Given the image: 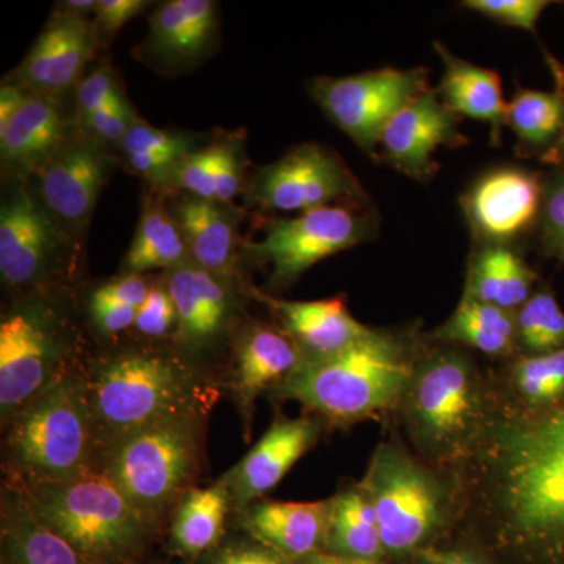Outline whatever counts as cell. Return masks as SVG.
Masks as SVG:
<instances>
[{
  "label": "cell",
  "instance_id": "6da1fadb",
  "mask_svg": "<svg viewBox=\"0 0 564 564\" xmlns=\"http://www.w3.org/2000/svg\"><path fill=\"white\" fill-rule=\"evenodd\" d=\"M463 521L500 564H564V404L496 408L462 469Z\"/></svg>",
  "mask_w": 564,
  "mask_h": 564
},
{
  "label": "cell",
  "instance_id": "7a4b0ae2",
  "mask_svg": "<svg viewBox=\"0 0 564 564\" xmlns=\"http://www.w3.org/2000/svg\"><path fill=\"white\" fill-rule=\"evenodd\" d=\"M494 411L489 375L473 351L423 334L413 375L392 417L411 451L433 466L459 470Z\"/></svg>",
  "mask_w": 564,
  "mask_h": 564
},
{
  "label": "cell",
  "instance_id": "3957f363",
  "mask_svg": "<svg viewBox=\"0 0 564 564\" xmlns=\"http://www.w3.org/2000/svg\"><path fill=\"white\" fill-rule=\"evenodd\" d=\"M423 333L370 328L350 347L326 356H306L299 369L273 389L311 415L347 426L367 419H392L413 375Z\"/></svg>",
  "mask_w": 564,
  "mask_h": 564
},
{
  "label": "cell",
  "instance_id": "277c9868",
  "mask_svg": "<svg viewBox=\"0 0 564 564\" xmlns=\"http://www.w3.org/2000/svg\"><path fill=\"white\" fill-rule=\"evenodd\" d=\"M361 484L377 513L386 564H408L459 532L462 474L423 462L399 433L377 445Z\"/></svg>",
  "mask_w": 564,
  "mask_h": 564
},
{
  "label": "cell",
  "instance_id": "5b68a950",
  "mask_svg": "<svg viewBox=\"0 0 564 564\" xmlns=\"http://www.w3.org/2000/svg\"><path fill=\"white\" fill-rule=\"evenodd\" d=\"M29 508L85 558L128 554L147 533L144 514L106 474L88 469L68 480L36 485Z\"/></svg>",
  "mask_w": 564,
  "mask_h": 564
},
{
  "label": "cell",
  "instance_id": "8992f818",
  "mask_svg": "<svg viewBox=\"0 0 564 564\" xmlns=\"http://www.w3.org/2000/svg\"><path fill=\"white\" fill-rule=\"evenodd\" d=\"M87 399L93 423L117 441L152 423L193 414L196 386L165 356L129 352L99 367Z\"/></svg>",
  "mask_w": 564,
  "mask_h": 564
},
{
  "label": "cell",
  "instance_id": "52a82bcc",
  "mask_svg": "<svg viewBox=\"0 0 564 564\" xmlns=\"http://www.w3.org/2000/svg\"><path fill=\"white\" fill-rule=\"evenodd\" d=\"M199 447L195 415L166 419L113 441L106 475L137 510L155 513L187 492Z\"/></svg>",
  "mask_w": 564,
  "mask_h": 564
},
{
  "label": "cell",
  "instance_id": "ba28073f",
  "mask_svg": "<svg viewBox=\"0 0 564 564\" xmlns=\"http://www.w3.org/2000/svg\"><path fill=\"white\" fill-rule=\"evenodd\" d=\"M93 419L87 388L54 378L17 413L10 451L39 484L63 481L87 469Z\"/></svg>",
  "mask_w": 564,
  "mask_h": 564
},
{
  "label": "cell",
  "instance_id": "9c48e42d",
  "mask_svg": "<svg viewBox=\"0 0 564 564\" xmlns=\"http://www.w3.org/2000/svg\"><path fill=\"white\" fill-rule=\"evenodd\" d=\"M426 90L425 68H381L310 82L311 96L326 117L372 159L378 158L384 126Z\"/></svg>",
  "mask_w": 564,
  "mask_h": 564
},
{
  "label": "cell",
  "instance_id": "30bf717a",
  "mask_svg": "<svg viewBox=\"0 0 564 564\" xmlns=\"http://www.w3.org/2000/svg\"><path fill=\"white\" fill-rule=\"evenodd\" d=\"M377 232V220L358 206L318 207L270 225L261 242L247 243L252 261L272 267L270 282L292 284L315 263L350 250Z\"/></svg>",
  "mask_w": 564,
  "mask_h": 564
},
{
  "label": "cell",
  "instance_id": "8fae6325",
  "mask_svg": "<svg viewBox=\"0 0 564 564\" xmlns=\"http://www.w3.org/2000/svg\"><path fill=\"white\" fill-rule=\"evenodd\" d=\"M361 184L343 159L321 144L293 148L276 162L256 172L250 199L259 209L303 212L336 202L361 203Z\"/></svg>",
  "mask_w": 564,
  "mask_h": 564
},
{
  "label": "cell",
  "instance_id": "7c38bea8",
  "mask_svg": "<svg viewBox=\"0 0 564 564\" xmlns=\"http://www.w3.org/2000/svg\"><path fill=\"white\" fill-rule=\"evenodd\" d=\"M543 181L540 174L518 166H499L481 174L462 198L475 240L511 245L536 226Z\"/></svg>",
  "mask_w": 564,
  "mask_h": 564
},
{
  "label": "cell",
  "instance_id": "4fadbf2b",
  "mask_svg": "<svg viewBox=\"0 0 564 564\" xmlns=\"http://www.w3.org/2000/svg\"><path fill=\"white\" fill-rule=\"evenodd\" d=\"M459 117L448 109L437 90H426L403 107L381 132L378 158L397 172L419 182L432 180L440 165L434 152L441 147H463Z\"/></svg>",
  "mask_w": 564,
  "mask_h": 564
},
{
  "label": "cell",
  "instance_id": "5bb4252c",
  "mask_svg": "<svg viewBox=\"0 0 564 564\" xmlns=\"http://www.w3.org/2000/svg\"><path fill=\"white\" fill-rule=\"evenodd\" d=\"M111 172V159L91 140H66L41 169L40 192L51 218L84 228Z\"/></svg>",
  "mask_w": 564,
  "mask_h": 564
},
{
  "label": "cell",
  "instance_id": "9a60e30c",
  "mask_svg": "<svg viewBox=\"0 0 564 564\" xmlns=\"http://www.w3.org/2000/svg\"><path fill=\"white\" fill-rule=\"evenodd\" d=\"M323 422L315 415L274 421L250 454L223 478L232 502L247 507L272 491L321 437Z\"/></svg>",
  "mask_w": 564,
  "mask_h": 564
},
{
  "label": "cell",
  "instance_id": "2e32d148",
  "mask_svg": "<svg viewBox=\"0 0 564 564\" xmlns=\"http://www.w3.org/2000/svg\"><path fill=\"white\" fill-rule=\"evenodd\" d=\"M55 345L43 323L17 313L0 325V408L18 413L54 380Z\"/></svg>",
  "mask_w": 564,
  "mask_h": 564
},
{
  "label": "cell",
  "instance_id": "e0dca14e",
  "mask_svg": "<svg viewBox=\"0 0 564 564\" xmlns=\"http://www.w3.org/2000/svg\"><path fill=\"white\" fill-rule=\"evenodd\" d=\"M25 191H17L0 210V273L10 285L39 280L55 250L54 223Z\"/></svg>",
  "mask_w": 564,
  "mask_h": 564
},
{
  "label": "cell",
  "instance_id": "ac0fdd59",
  "mask_svg": "<svg viewBox=\"0 0 564 564\" xmlns=\"http://www.w3.org/2000/svg\"><path fill=\"white\" fill-rule=\"evenodd\" d=\"M95 33L84 18L61 13L52 18L22 62L18 74L36 95H57L79 79L90 61Z\"/></svg>",
  "mask_w": 564,
  "mask_h": 564
},
{
  "label": "cell",
  "instance_id": "d6986e66",
  "mask_svg": "<svg viewBox=\"0 0 564 564\" xmlns=\"http://www.w3.org/2000/svg\"><path fill=\"white\" fill-rule=\"evenodd\" d=\"M332 499L318 502L252 503L245 516L248 532L289 564L326 551Z\"/></svg>",
  "mask_w": 564,
  "mask_h": 564
},
{
  "label": "cell",
  "instance_id": "ffe728a7",
  "mask_svg": "<svg viewBox=\"0 0 564 564\" xmlns=\"http://www.w3.org/2000/svg\"><path fill=\"white\" fill-rule=\"evenodd\" d=\"M177 311V336L188 350L198 351L217 339L231 314V296L215 276L196 263L185 262L166 282Z\"/></svg>",
  "mask_w": 564,
  "mask_h": 564
},
{
  "label": "cell",
  "instance_id": "44dd1931",
  "mask_svg": "<svg viewBox=\"0 0 564 564\" xmlns=\"http://www.w3.org/2000/svg\"><path fill=\"white\" fill-rule=\"evenodd\" d=\"M488 375L499 410L543 413L564 404V348L545 355L514 356Z\"/></svg>",
  "mask_w": 564,
  "mask_h": 564
},
{
  "label": "cell",
  "instance_id": "7402d4cb",
  "mask_svg": "<svg viewBox=\"0 0 564 564\" xmlns=\"http://www.w3.org/2000/svg\"><path fill=\"white\" fill-rule=\"evenodd\" d=\"M306 358L284 329L252 326L237 347L236 388L243 413H251L262 392L284 383Z\"/></svg>",
  "mask_w": 564,
  "mask_h": 564
},
{
  "label": "cell",
  "instance_id": "603a6c76",
  "mask_svg": "<svg viewBox=\"0 0 564 564\" xmlns=\"http://www.w3.org/2000/svg\"><path fill=\"white\" fill-rule=\"evenodd\" d=\"M280 318L282 329L300 345L306 356L333 355L350 347L370 332L356 321L344 299L317 302H284L267 299Z\"/></svg>",
  "mask_w": 564,
  "mask_h": 564
},
{
  "label": "cell",
  "instance_id": "cb8c5ba5",
  "mask_svg": "<svg viewBox=\"0 0 564 564\" xmlns=\"http://www.w3.org/2000/svg\"><path fill=\"white\" fill-rule=\"evenodd\" d=\"M444 65L441 79V98L458 117L488 122L494 144L500 143L503 126H507V107L502 82L496 70L474 65L456 57L447 46L433 44Z\"/></svg>",
  "mask_w": 564,
  "mask_h": 564
},
{
  "label": "cell",
  "instance_id": "d4e9b609",
  "mask_svg": "<svg viewBox=\"0 0 564 564\" xmlns=\"http://www.w3.org/2000/svg\"><path fill=\"white\" fill-rule=\"evenodd\" d=\"M65 141V121L54 99L29 96L0 131L3 166L20 173H40Z\"/></svg>",
  "mask_w": 564,
  "mask_h": 564
},
{
  "label": "cell",
  "instance_id": "484cf974",
  "mask_svg": "<svg viewBox=\"0 0 564 564\" xmlns=\"http://www.w3.org/2000/svg\"><path fill=\"white\" fill-rule=\"evenodd\" d=\"M536 273L511 245L478 243L470 256L463 299L516 313L533 295Z\"/></svg>",
  "mask_w": 564,
  "mask_h": 564
},
{
  "label": "cell",
  "instance_id": "4316f807",
  "mask_svg": "<svg viewBox=\"0 0 564 564\" xmlns=\"http://www.w3.org/2000/svg\"><path fill=\"white\" fill-rule=\"evenodd\" d=\"M429 336L480 352L492 361L502 362L519 355L516 313L463 296L454 314Z\"/></svg>",
  "mask_w": 564,
  "mask_h": 564
},
{
  "label": "cell",
  "instance_id": "83f0119b",
  "mask_svg": "<svg viewBox=\"0 0 564 564\" xmlns=\"http://www.w3.org/2000/svg\"><path fill=\"white\" fill-rule=\"evenodd\" d=\"M151 47L166 61L195 62L217 31V7L210 0H172L152 13Z\"/></svg>",
  "mask_w": 564,
  "mask_h": 564
},
{
  "label": "cell",
  "instance_id": "f1b7e54d",
  "mask_svg": "<svg viewBox=\"0 0 564 564\" xmlns=\"http://www.w3.org/2000/svg\"><path fill=\"white\" fill-rule=\"evenodd\" d=\"M220 204L192 196L176 209L193 263L218 278L231 270L236 250V220Z\"/></svg>",
  "mask_w": 564,
  "mask_h": 564
},
{
  "label": "cell",
  "instance_id": "f546056e",
  "mask_svg": "<svg viewBox=\"0 0 564 564\" xmlns=\"http://www.w3.org/2000/svg\"><path fill=\"white\" fill-rule=\"evenodd\" d=\"M325 552L386 563L377 513L361 481L347 486L332 497V516Z\"/></svg>",
  "mask_w": 564,
  "mask_h": 564
},
{
  "label": "cell",
  "instance_id": "4dcf8cb0",
  "mask_svg": "<svg viewBox=\"0 0 564 564\" xmlns=\"http://www.w3.org/2000/svg\"><path fill=\"white\" fill-rule=\"evenodd\" d=\"M231 494L221 481L182 496L173 522V541L184 554H202L220 541Z\"/></svg>",
  "mask_w": 564,
  "mask_h": 564
},
{
  "label": "cell",
  "instance_id": "1f68e13d",
  "mask_svg": "<svg viewBox=\"0 0 564 564\" xmlns=\"http://www.w3.org/2000/svg\"><path fill=\"white\" fill-rule=\"evenodd\" d=\"M562 91L518 88L507 107V126L518 137L519 147L543 158L554 148L563 131Z\"/></svg>",
  "mask_w": 564,
  "mask_h": 564
},
{
  "label": "cell",
  "instance_id": "d6a6232c",
  "mask_svg": "<svg viewBox=\"0 0 564 564\" xmlns=\"http://www.w3.org/2000/svg\"><path fill=\"white\" fill-rule=\"evenodd\" d=\"M191 258L176 220L158 204L143 210L131 248L126 254L128 274H141L152 269H176Z\"/></svg>",
  "mask_w": 564,
  "mask_h": 564
},
{
  "label": "cell",
  "instance_id": "836d02e7",
  "mask_svg": "<svg viewBox=\"0 0 564 564\" xmlns=\"http://www.w3.org/2000/svg\"><path fill=\"white\" fill-rule=\"evenodd\" d=\"M10 513L3 534L13 564H85V556L44 525L29 505H17Z\"/></svg>",
  "mask_w": 564,
  "mask_h": 564
},
{
  "label": "cell",
  "instance_id": "e575fe53",
  "mask_svg": "<svg viewBox=\"0 0 564 564\" xmlns=\"http://www.w3.org/2000/svg\"><path fill=\"white\" fill-rule=\"evenodd\" d=\"M519 355H545L564 348V311L551 289L541 288L516 311Z\"/></svg>",
  "mask_w": 564,
  "mask_h": 564
},
{
  "label": "cell",
  "instance_id": "d590c367",
  "mask_svg": "<svg viewBox=\"0 0 564 564\" xmlns=\"http://www.w3.org/2000/svg\"><path fill=\"white\" fill-rule=\"evenodd\" d=\"M536 228L545 254L564 262V166L543 181V204Z\"/></svg>",
  "mask_w": 564,
  "mask_h": 564
},
{
  "label": "cell",
  "instance_id": "8d00e7d4",
  "mask_svg": "<svg viewBox=\"0 0 564 564\" xmlns=\"http://www.w3.org/2000/svg\"><path fill=\"white\" fill-rule=\"evenodd\" d=\"M549 6H552L549 0H464L462 3L463 9L530 33H536L538 21Z\"/></svg>",
  "mask_w": 564,
  "mask_h": 564
},
{
  "label": "cell",
  "instance_id": "74e56055",
  "mask_svg": "<svg viewBox=\"0 0 564 564\" xmlns=\"http://www.w3.org/2000/svg\"><path fill=\"white\" fill-rule=\"evenodd\" d=\"M174 187L191 193L195 198L217 202L214 177V148L191 152L176 163L169 177Z\"/></svg>",
  "mask_w": 564,
  "mask_h": 564
},
{
  "label": "cell",
  "instance_id": "f35d334b",
  "mask_svg": "<svg viewBox=\"0 0 564 564\" xmlns=\"http://www.w3.org/2000/svg\"><path fill=\"white\" fill-rule=\"evenodd\" d=\"M122 152H150L182 161L192 152V141L180 133L161 131L148 122L137 120L121 141Z\"/></svg>",
  "mask_w": 564,
  "mask_h": 564
},
{
  "label": "cell",
  "instance_id": "ab89813d",
  "mask_svg": "<svg viewBox=\"0 0 564 564\" xmlns=\"http://www.w3.org/2000/svg\"><path fill=\"white\" fill-rule=\"evenodd\" d=\"M139 118L133 115L132 107L126 101L124 96H115L111 101L107 102L106 106L95 111V113L88 115L84 118L85 128L90 131L91 135L102 141H122L129 129L132 128L133 122Z\"/></svg>",
  "mask_w": 564,
  "mask_h": 564
},
{
  "label": "cell",
  "instance_id": "60d3db41",
  "mask_svg": "<svg viewBox=\"0 0 564 564\" xmlns=\"http://www.w3.org/2000/svg\"><path fill=\"white\" fill-rule=\"evenodd\" d=\"M408 564H500L477 541L463 533L430 551L422 552Z\"/></svg>",
  "mask_w": 564,
  "mask_h": 564
},
{
  "label": "cell",
  "instance_id": "b9f144b4",
  "mask_svg": "<svg viewBox=\"0 0 564 564\" xmlns=\"http://www.w3.org/2000/svg\"><path fill=\"white\" fill-rule=\"evenodd\" d=\"M137 329L144 336H165L177 326V311L169 289L162 285L151 288L147 302L141 304L135 318Z\"/></svg>",
  "mask_w": 564,
  "mask_h": 564
},
{
  "label": "cell",
  "instance_id": "7bdbcfd3",
  "mask_svg": "<svg viewBox=\"0 0 564 564\" xmlns=\"http://www.w3.org/2000/svg\"><path fill=\"white\" fill-rule=\"evenodd\" d=\"M118 95H121V90L109 66H102L85 77L76 93V106L80 120L101 109Z\"/></svg>",
  "mask_w": 564,
  "mask_h": 564
},
{
  "label": "cell",
  "instance_id": "ee69618b",
  "mask_svg": "<svg viewBox=\"0 0 564 564\" xmlns=\"http://www.w3.org/2000/svg\"><path fill=\"white\" fill-rule=\"evenodd\" d=\"M214 148V177L217 202L231 203L240 191V163L239 155L232 144L215 143Z\"/></svg>",
  "mask_w": 564,
  "mask_h": 564
},
{
  "label": "cell",
  "instance_id": "f6af8a7d",
  "mask_svg": "<svg viewBox=\"0 0 564 564\" xmlns=\"http://www.w3.org/2000/svg\"><path fill=\"white\" fill-rule=\"evenodd\" d=\"M151 288L141 274H126L121 280L109 282L93 293L91 300L122 304V306L140 310L147 302Z\"/></svg>",
  "mask_w": 564,
  "mask_h": 564
},
{
  "label": "cell",
  "instance_id": "bcb514c9",
  "mask_svg": "<svg viewBox=\"0 0 564 564\" xmlns=\"http://www.w3.org/2000/svg\"><path fill=\"white\" fill-rule=\"evenodd\" d=\"M148 3L143 0H98L96 18L102 32L113 33L140 13Z\"/></svg>",
  "mask_w": 564,
  "mask_h": 564
},
{
  "label": "cell",
  "instance_id": "7dc6e473",
  "mask_svg": "<svg viewBox=\"0 0 564 564\" xmlns=\"http://www.w3.org/2000/svg\"><path fill=\"white\" fill-rule=\"evenodd\" d=\"M91 313L95 321L106 333H120L129 326L135 325V307L122 306V304L99 302L91 300Z\"/></svg>",
  "mask_w": 564,
  "mask_h": 564
},
{
  "label": "cell",
  "instance_id": "c3c4849f",
  "mask_svg": "<svg viewBox=\"0 0 564 564\" xmlns=\"http://www.w3.org/2000/svg\"><path fill=\"white\" fill-rule=\"evenodd\" d=\"M209 564H289L270 549L254 545H232L215 555Z\"/></svg>",
  "mask_w": 564,
  "mask_h": 564
},
{
  "label": "cell",
  "instance_id": "681fc988",
  "mask_svg": "<svg viewBox=\"0 0 564 564\" xmlns=\"http://www.w3.org/2000/svg\"><path fill=\"white\" fill-rule=\"evenodd\" d=\"M29 96L21 91L20 87L3 84L0 90V131L9 124L11 118L21 109Z\"/></svg>",
  "mask_w": 564,
  "mask_h": 564
},
{
  "label": "cell",
  "instance_id": "f907efd6",
  "mask_svg": "<svg viewBox=\"0 0 564 564\" xmlns=\"http://www.w3.org/2000/svg\"><path fill=\"white\" fill-rule=\"evenodd\" d=\"M551 62V69L554 73L556 88L562 91L563 101H564V68L560 65L558 62H555L554 58H549ZM541 161L549 163V165L555 166V169H560V166H564V121H563V131L562 135H560L558 141L554 144L551 151L545 152Z\"/></svg>",
  "mask_w": 564,
  "mask_h": 564
},
{
  "label": "cell",
  "instance_id": "816d5d0a",
  "mask_svg": "<svg viewBox=\"0 0 564 564\" xmlns=\"http://www.w3.org/2000/svg\"><path fill=\"white\" fill-rule=\"evenodd\" d=\"M291 564H386L378 562H369V560L350 558V556H343L332 554V552H317V554L304 556L299 562Z\"/></svg>",
  "mask_w": 564,
  "mask_h": 564
},
{
  "label": "cell",
  "instance_id": "f5cc1de1",
  "mask_svg": "<svg viewBox=\"0 0 564 564\" xmlns=\"http://www.w3.org/2000/svg\"><path fill=\"white\" fill-rule=\"evenodd\" d=\"M65 6L66 10H68V13L82 17V13H88V11H96L98 2H96V0H70V2H66Z\"/></svg>",
  "mask_w": 564,
  "mask_h": 564
}]
</instances>
